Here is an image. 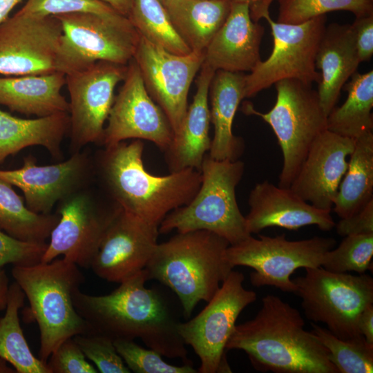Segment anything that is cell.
I'll use <instances>...</instances> for the list:
<instances>
[{"label":"cell","mask_w":373,"mask_h":373,"mask_svg":"<svg viewBox=\"0 0 373 373\" xmlns=\"http://www.w3.org/2000/svg\"><path fill=\"white\" fill-rule=\"evenodd\" d=\"M147 280L144 269L106 295H89L79 288L73 295L74 306L93 333L113 341L140 338L162 356L189 363L186 345L177 331L178 321L161 294L146 287Z\"/></svg>","instance_id":"1"},{"label":"cell","mask_w":373,"mask_h":373,"mask_svg":"<svg viewBox=\"0 0 373 373\" xmlns=\"http://www.w3.org/2000/svg\"><path fill=\"white\" fill-rule=\"evenodd\" d=\"M304 325L298 310L269 294L254 318L236 325L226 350H243L260 372L338 373L327 350Z\"/></svg>","instance_id":"2"},{"label":"cell","mask_w":373,"mask_h":373,"mask_svg":"<svg viewBox=\"0 0 373 373\" xmlns=\"http://www.w3.org/2000/svg\"><path fill=\"white\" fill-rule=\"evenodd\" d=\"M143 151L141 140L104 147L97 168L113 203L159 228L171 211L193 199L201 184V173L186 169L164 176L151 174L144 166Z\"/></svg>","instance_id":"3"},{"label":"cell","mask_w":373,"mask_h":373,"mask_svg":"<svg viewBox=\"0 0 373 373\" xmlns=\"http://www.w3.org/2000/svg\"><path fill=\"white\" fill-rule=\"evenodd\" d=\"M230 245L207 230L178 233L157 243L144 268L148 280H157L178 296L185 318L198 303L208 302L233 270L225 260Z\"/></svg>","instance_id":"4"},{"label":"cell","mask_w":373,"mask_h":373,"mask_svg":"<svg viewBox=\"0 0 373 373\" xmlns=\"http://www.w3.org/2000/svg\"><path fill=\"white\" fill-rule=\"evenodd\" d=\"M11 274L28 300L39 329V358L46 363L66 339L93 333L74 306L73 293L85 278L76 264L63 258L13 266Z\"/></svg>","instance_id":"5"},{"label":"cell","mask_w":373,"mask_h":373,"mask_svg":"<svg viewBox=\"0 0 373 373\" xmlns=\"http://www.w3.org/2000/svg\"><path fill=\"white\" fill-rule=\"evenodd\" d=\"M245 164L240 160H216L208 153L201 168V184L186 205L171 211L159 225L160 233L211 231L235 245L250 234L236 197Z\"/></svg>","instance_id":"6"},{"label":"cell","mask_w":373,"mask_h":373,"mask_svg":"<svg viewBox=\"0 0 373 373\" xmlns=\"http://www.w3.org/2000/svg\"><path fill=\"white\" fill-rule=\"evenodd\" d=\"M274 85L276 101L269 111H258L248 102L242 109L246 115L261 117L272 128L283 157L278 186L289 187L312 144L327 130V116L312 85L296 79Z\"/></svg>","instance_id":"7"},{"label":"cell","mask_w":373,"mask_h":373,"mask_svg":"<svg viewBox=\"0 0 373 373\" xmlns=\"http://www.w3.org/2000/svg\"><path fill=\"white\" fill-rule=\"evenodd\" d=\"M295 294L307 319L322 323L343 340L363 337L358 319L373 304V278L328 271L322 266L305 268V274L292 280Z\"/></svg>","instance_id":"8"},{"label":"cell","mask_w":373,"mask_h":373,"mask_svg":"<svg viewBox=\"0 0 373 373\" xmlns=\"http://www.w3.org/2000/svg\"><path fill=\"white\" fill-rule=\"evenodd\" d=\"M333 238L314 236L301 240H288L285 234L274 237L249 236L224 252L225 260L233 267L245 266L254 271L251 283L257 287L274 286L284 292L294 293L296 285L290 278L298 268L322 266L327 252L334 248Z\"/></svg>","instance_id":"9"},{"label":"cell","mask_w":373,"mask_h":373,"mask_svg":"<svg viewBox=\"0 0 373 373\" xmlns=\"http://www.w3.org/2000/svg\"><path fill=\"white\" fill-rule=\"evenodd\" d=\"M63 30V73L84 69L97 61L126 66L133 59L140 35L124 15L88 12L55 16Z\"/></svg>","instance_id":"10"},{"label":"cell","mask_w":373,"mask_h":373,"mask_svg":"<svg viewBox=\"0 0 373 373\" xmlns=\"http://www.w3.org/2000/svg\"><path fill=\"white\" fill-rule=\"evenodd\" d=\"M245 276L231 271L205 307L195 317L178 322L177 331L200 360V373L231 372L226 344L242 311L256 300V294L243 286Z\"/></svg>","instance_id":"11"},{"label":"cell","mask_w":373,"mask_h":373,"mask_svg":"<svg viewBox=\"0 0 373 373\" xmlns=\"http://www.w3.org/2000/svg\"><path fill=\"white\" fill-rule=\"evenodd\" d=\"M265 19L271 28L273 49L266 60L260 61L245 75V98L254 97L283 79L318 84L321 74L316 67V56L326 27V15L298 24L275 21L270 15Z\"/></svg>","instance_id":"12"},{"label":"cell","mask_w":373,"mask_h":373,"mask_svg":"<svg viewBox=\"0 0 373 373\" xmlns=\"http://www.w3.org/2000/svg\"><path fill=\"white\" fill-rule=\"evenodd\" d=\"M62 41L61 25L55 17L18 11L0 23V75L63 73Z\"/></svg>","instance_id":"13"},{"label":"cell","mask_w":373,"mask_h":373,"mask_svg":"<svg viewBox=\"0 0 373 373\" xmlns=\"http://www.w3.org/2000/svg\"><path fill=\"white\" fill-rule=\"evenodd\" d=\"M127 65L97 61L66 75L73 153L90 143L101 144L115 99V88L124 80Z\"/></svg>","instance_id":"14"},{"label":"cell","mask_w":373,"mask_h":373,"mask_svg":"<svg viewBox=\"0 0 373 373\" xmlns=\"http://www.w3.org/2000/svg\"><path fill=\"white\" fill-rule=\"evenodd\" d=\"M82 190L58 202L56 213L59 219L51 231L41 262H49L63 256L79 267L90 268L119 207L115 203L97 204L90 194Z\"/></svg>","instance_id":"15"},{"label":"cell","mask_w":373,"mask_h":373,"mask_svg":"<svg viewBox=\"0 0 373 373\" xmlns=\"http://www.w3.org/2000/svg\"><path fill=\"white\" fill-rule=\"evenodd\" d=\"M145 88L167 117L173 134L188 108L191 84L204 62V52H171L140 35L133 57Z\"/></svg>","instance_id":"16"},{"label":"cell","mask_w":373,"mask_h":373,"mask_svg":"<svg viewBox=\"0 0 373 373\" xmlns=\"http://www.w3.org/2000/svg\"><path fill=\"white\" fill-rule=\"evenodd\" d=\"M115 97L101 144L111 146L128 139L145 140L163 151L171 144L173 132L165 114L149 95L134 59Z\"/></svg>","instance_id":"17"},{"label":"cell","mask_w":373,"mask_h":373,"mask_svg":"<svg viewBox=\"0 0 373 373\" xmlns=\"http://www.w3.org/2000/svg\"><path fill=\"white\" fill-rule=\"evenodd\" d=\"M159 234L157 226L119 207L90 269L102 279L119 283L146 267L158 243Z\"/></svg>","instance_id":"18"},{"label":"cell","mask_w":373,"mask_h":373,"mask_svg":"<svg viewBox=\"0 0 373 373\" xmlns=\"http://www.w3.org/2000/svg\"><path fill=\"white\" fill-rule=\"evenodd\" d=\"M92 170L91 160L80 151L66 161L45 166H38L35 157L29 155L21 168L0 170V180L21 189L28 209L50 214L57 203L82 189Z\"/></svg>","instance_id":"19"},{"label":"cell","mask_w":373,"mask_h":373,"mask_svg":"<svg viewBox=\"0 0 373 373\" xmlns=\"http://www.w3.org/2000/svg\"><path fill=\"white\" fill-rule=\"evenodd\" d=\"M354 142L323 131L312 144L289 188L316 208L332 211Z\"/></svg>","instance_id":"20"},{"label":"cell","mask_w":373,"mask_h":373,"mask_svg":"<svg viewBox=\"0 0 373 373\" xmlns=\"http://www.w3.org/2000/svg\"><path fill=\"white\" fill-rule=\"evenodd\" d=\"M248 203L250 209L245 218L250 234L270 227L297 230L305 226L316 225L325 231L335 227L331 211L318 209L289 187L276 186L267 180L254 186Z\"/></svg>","instance_id":"21"},{"label":"cell","mask_w":373,"mask_h":373,"mask_svg":"<svg viewBox=\"0 0 373 373\" xmlns=\"http://www.w3.org/2000/svg\"><path fill=\"white\" fill-rule=\"evenodd\" d=\"M264 28L251 17L249 6L231 1L224 23L204 52V63L214 70L251 72L260 59Z\"/></svg>","instance_id":"22"},{"label":"cell","mask_w":373,"mask_h":373,"mask_svg":"<svg viewBox=\"0 0 373 373\" xmlns=\"http://www.w3.org/2000/svg\"><path fill=\"white\" fill-rule=\"evenodd\" d=\"M216 70L203 62L192 103L168 148L164 151L171 172L186 169L200 171L204 155L211 144L209 93Z\"/></svg>","instance_id":"23"},{"label":"cell","mask_w":373,"mask_h":373,"mask_svg":"<svg viewBox=\"0 0 373 373\" xmlns=\"http://www.w3.org/2000/svg\"><path fill=\"white\" fill-rule=\"evenodd\" d=\"M315 63L321 74L318 99L327 116L335 107L343 86L361 63L351 24L332 23L326 26Z\"/></svg>","instance_id":"24"},{"label":"cell","mask_w":373,"mask_h":373,"mask_svg":"<svg viewBox=\"0 0 373 373\" xmlns=\"http://www.w3.org/2000/svg\"><path fill=\"white\" fill-rule=\"evenodd\" d=\"M245 75L217 70L209 88L211 122L214 127L208 154L213 159L238 160L242 155L243 140L232 131L235 115L245 98Z\"/></svg>","instance_id":"25"},{"label":"cell","mask_w":373,"mask_h":373,"mask_svg":"<svg viewBox=\"0 0 373 373\" xmlns=\"http://www.w3.org/2000/svg\"><path fill=\"white\" fill-rule=\"evenodd\" d=\"M66 75L49 74L0 77V105L27 115L48 116L69 113V102L61 90Z\"/></svg>","instance_id":"26"},{"label":"cell","mask_w":373,"mask_h":373,"mask_svg":"<svg viewBox=\"0 0 373 373\" xmlns=\"http://www.w3.org/2000/svg\"><path fill=\"white\" fill-rule=\"evenodd\" d=\"M70 129L68 113L23 119L0 109V163L30 146H41L54 158L61 157V144Z\"/></svg>","instance_id":"27"},{"label":"cell","mask_w":373,"mask_h":373,"mask_svg":"<svg viewBox=\"0 0 373 373\" xmlns=\"http://www.w3.org/2000/svg\"><path fill=\"white\" fill-rule=\"evenodd\" d=\"M231 5L230 0H171L163 6L191 50L204 52L227 18Z\"/></svg>","instance_id":"28"},{"label":"cell","mask_w":373,"mask_h":373,"mask_svg":"<svg viewBox=\"0 0 373 373\" xmlns=\"http://www.w3.org/2000/svg\"><path fill=\"white\" fill-rule=\"evenodd\" d=\"M354 141L333 206L341 218L353 215L373 200V133H365Z\"/></svg>","instance_id":"29"},{"label":"cell","mask_w":373,"mask_h":373,"mask_svg":"<svg viewBox=\"0 0 373 373\" xmlns=\"http://www.w3.org/2000/svg\"><path fill=\"white\" fill-rule=\"evenodd\" d=\"M345 89V102L334 107L327 117V130L355 140L373 129V70L356 72Z\"/></svg>","instance_id":"30"},{"label":"cell","mask_w":373,"mask_h":373,"mask_svg":"<svg viewBox=\"0 0 373 373\" xmlns=\"http://www.w3.org/2000/svg\"><path fill=\"white\" fill-rule=\"evenodd\" d=\"M25 298L16 282L9 285L6 312L0 317V357L17 373H50L46 363L34 356L23 335L19 312Z\"/></svg>","instance_id":"31"},{"label":"cell","mask_w":373,"mask_h":373,"mask_svg":"<svg viewBox=\"0 0 373 373\" xmlns=\"http://www.w3.org/2000/svg\"><path fill=\"white\" fill-rule=\"evenodd\" d=\"M12 186L0 180V229L21 241L47 243L59 216L32 212Z\"/></svg>","instance_id":"32"},{"label":"cell","mask_w":373,"mask_h":373,"mask_svg":"<svg viewBox=\"0 0 373 373\" xmlns=\"http://www.w3.org/2000/svg\"><path fill=\"white\" fill-rule=\"evenodd\" d=\"M128 19L141 36L165 50L178 55L191 52L159 0H133Z\"/></svg>","instance_id":"33"},{"label":"cell","mask_w":373,"mask_h":373,"mask_svg":"<svg viewBox=\"0 0 373 373\" xmlns=\"http://www.w3.org/2000/svg\"><path fill=\"white\" fill-rule=\"evenodd\" d=\"M310 331L328 352L329 361L338 373H372L373 372V344L363 336L343 340L327 328L311 323Z\"/></svg>","instance_id":"34"},{"label":"cell","mask_w":373,"mask_h":373,"mask_svg":"<svg viewBox=\"0 0 373 373\" xmlns=\"http://www.w3.org/2000/svg\"><path fill=\"white\" fill-rule=\"evenodd\" d=\"M278 22L298 24L332 11L352 12L355 17L373 15V0H278Z\"/></svg>","instance_id":"35"},{"label":"cell","mask_w":373,"mask_h":373,"mask_svg":"<svg viewBox=\"0 0 373 373\" xmlns=\"http://www.w3.org/2000/svg\"><path fill=\"white\" fill-rule=\"evenodd\" d=\"M373 233L349 235L339 245L328 251L322 267L330 271L365 274L372 269Z\"/></svg>","instance_id":"36"},{"label":"cell","mask_w":373,"mask_h":373,"mask_svg":"<svg viewBox=\"0 0 373 373\" xmlns=\"http://www.w3.org/2000/svg\"><path fill=\"white\" fill-rule=\"evenodd\" d=\"M114 345L126 365L135 373H196L191 364L173 365L165 362L162 355L151 348L141 347L134 340L116 339Z\"/></svg>","instance_id":"37"},{"label":"cell","mask_w":373,"mask_h":373,"mask_svg":"<svg viewBox=\"0 0 373 373\" xmlns=\"http://www.w3.org/2000/svg\"><path fill=\"white\" fill-rule=\"evenodd\" d=\"M73 338L86 358L93 362L98 372H131L111 338L96 333L78 334Z\"/></svg>","instance_id":"38"},{"label":"cell","mask_w":373,"mask_h":373,"mask_svg":"<svg viewBox=\"0 0 373 373\" xmlns=\"http://www.w3.org/2000/svg\"><path fill=\"white\" fill-rule=\"evenodd\" d=\"M19 11L44 17L76 12H88L108 17L121 15L101 0H26Z\"/></svg>","instance_id":"39"},{"label":"cell","mask_w":373,"mask_h":373,"mask_svg":"<svg viewBox=\"0 0 373 373\" xmlns=\"http://www.w3.org/2000/svg\"><path fill=\"white\" fill-rule=\"evenodd\" d=\"M50 373H97L73 337L62 342L46 361Z\"/></svg>","instance_id":"40"},{"label":"cell","mask_w":373,"mask_h":373,"mask_svg":"<svg viewBox=\"0 0 373 373\" xmlns=\"http://www.w3.org/2000/svg\"><path fill=\"white\" fill-rule=\"evenodd\" d=\"M47 243L17 240L0 229V269L6 265H30L41 262Z\"/></svg>","instance_id":"41"},{"label":"cell","mask_w":373,"mask_h":373,"mask_svg":"<svg viewBox=\"0 0 373 373\" xmlns=\"http://www.w3.org/2000/svg\"><path fill=\"white\" fill-rule=\"evenodd\" d=\"M334 227L337 233L343 237L373 233V200L353 215L341 218Z\"/></svg>","instance_id":"42"},{"label":"cell","mask_w":373,"mask_h":373,"mask_svg":"<svg viewBox=\"0 0 373 373\" xmlns=\"http://www.w3.org/2000/svg\"><path fill=\"white\" fill-rule=\"evenodd\" d=\"M351 26L360 61L370 60L373 55V15L355 17Z\"/></svg>","instance_id":"43"},{"label":"cell","mask_w":373,"mask_h":373,"mask_svg":"<svg viewBox=\"0 0 373 373\" xmlns=\"http://www.w3.org/2000/svg\"><path fill=\"white\" fill-rule=\"evenodd\" d=\"M233 2L248 4L251 17L254 21L258 22L269 15V8L274 0H231Z\"/></svg>","instance_id":"44"},{"label":"cell","mask_w":373,"mask_h":373,"mask_svg":"<svg viewBox=\"0 0 373 373\" xmlns=\"http://www.w3.org/2000/svg\"><path fill=\"white\" fill-rule=\"evenodd\" d=\"M358 329L366 341L373 344V304L367 306L360 315Z\"/></svg>","instance_id":"45"},{"label":"cell","mask_w":373,"mask_h":373,"mask_svg":"<svg viewBox=\"0 0 373 373\" xmlns=\"http://www.w3.org/2000/svg\"><path fill=\"white\" fill-rule=\"evenodd\" d=\"M103 2L107 3L114 10L118 12L119 14L128 17L132 6L133 0H101Z\"/></svg>","instance_id":"46"},{"label":"cell","mask_w":373,"mask_h":373,"mask_svg":"<svg viewBox=\"0 0 373 373\" xmlns=\"http://www.w3.org/2000/svg\"><path fill=\"white\" fill-rule=\"evenodd\" d=\"M9 279L5 270L0 269V312L6 307Z\"/></svg>","instance_id":"47"},{"label":"cell","mask_w":373,"mask_h":373,"mask_svg":"<svg viewBox=\"0 0 373 373\" xmlns=\"http://www.w3.org/2000/svg\"><path fill=\"white\" fill-rule=\"evenodd\" d=\"M21 0H0V23L4 21L8 17L11 10Z\"/></svg>","instance_id":"48"},{"label":"cell","mask_w":373,"mask_h":373,"mask_svg":"<svg viewBox=\"0 0 373 373\" xmlns=\"http://www.w3.org/2000/svg\"><path fill=\"white\" fill-rule=\"evenodd\" d=\"M8 364L6 361L0 357V373H17L15 370Z\"/></svg>","instance_id":"49"},{"label":"cell","mask_w":373,"mask_h":373,"mask_svg":"<svg viewBox=\"0 0 373 373\" xmlns=\"http://www.w3.org/2000/svg\"><path fill=\"white\" fill-rule=\"evenodd\" d=\"M163 5H164L166 3L171 0H159Z\"/></svg>","instance_id":"50"},{"label":"cell","mask_w":373,"mask_h":373,"mask_svg":"<svg viewBox=\"0 0 373 373\" xmlns=\"http://www.w3.org/2000/svg\"><path fill=\"white\" fill-rule=\"evenodd\" d=\"M231 1V0H230Z\"/></svg>","instance_id":"51"}]
</instances>
